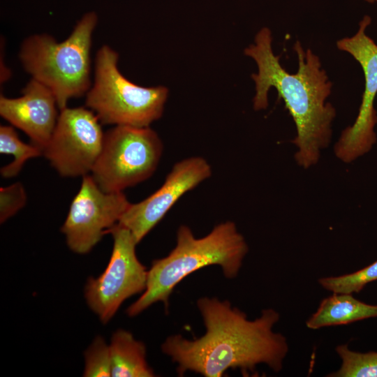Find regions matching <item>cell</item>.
<instances>
[{
	"label": "cell",
	"instance_id": "obj_1",
	"mask_svg": "<svg viewBox=\"0 0 377 377\" xmlns=\"http://www.w3.org/2000/svg\"><path fill=\"white\" fill-rule=\"evenodd\" d=\"M197 306L205 333L192 340L171 335L161 345L162 352L177 364L179 375L191 371L221 377L230 369L246 374L260 364L276 373L282 369L289 347L286 337L273 331L280 319L278 311L265 309L251 320L228 300L203 297Z\"/></svg>",
	"mask_w": 377,
	"mask_h": 377
},
{
	"label": "cell",
	"instance_id": "obj_2",
	"mask_svg": "<svg viewBox=\"0 0 377 377\" xmlns=\"http://www.w3.org/2000/svg\"><path fill=\"white\" fill-rule=\"evenodd\" d=\"M272 43L270 29L263 27L257 33L255 43L244 50V54L256 61L258 69L251 75L256 87L253 108L266 109L268 92L272 87L276 89L278 98L284 101L296 127L292 140L297 147L295 161L308 169L318 162L321 151L331 142L336 110L327 98L332 84L319 57L310 49L305 50L300 42L296 41L293 46L298 60L296 73H289L281 66Z\"/></svg>",
	"mask_w": 377,
	"mask_h": 377
},
{
	"label": "cell",
	"instance_id": "obj_3",
	"mask_svg": "<svg viewBox=\"0 0 377 377\" xmlns=\"http://www.w3.org/2000/svg\"><path fill=\"white\" fill-rule=\"evenodd\" d=\"M249 247L232 221L216 225L206 236L196 238L185 225L177 231L176 246L165 257L153 261L147 272L146 289L126 310L135 316L154 303L166 310L175 287L186 276L209 265H219L228 279L235 278Z\"/></svg>",
	"mask_w": 377,
	"mask_h": 377
},
{
	"label": "cell",
	"instance_id": "obj_4",
	"mask_svg": "<svg viewBox=\"0 0 377 377\" xmlns=\"http://www.w3.org/2000/svg\"><path fill=\"white\" fill-rule=\"evenodd\" d=\"M97 22L96 13L89 12L63 41L40 34L26 38L20 45L19 59L24 71L52 91L59 110L91 86L90 53Z\"/></svg>",
	"mask_w": 377,
	"mask_h": 377
},
{
	"label": "cell",
	"instance_id": "obj_5",
	"mask_svg": "<svg viewBox=\"0 0 377 377\" xmlns=\"http://www.w3.org/2000/svg\"><path fill=\"white\" fill-rule=\"evenodd\" d=\"M118 59V53L108 45L98 50L94 80L86 94V107L103 124L149 126L161 117L168 89L133 83L119 71Z\"/></svg>",
	"mask_w": 377,
	"mask_h": 377
},
{
	"label": "cell",
	"instance_id": "obj_6",
	"mask_svg": "<svg viewBox=\"0 0 377 377\" xmlns=\"http://www.w3.org/2000/svg\"><path fill=\"white\" fill-rule=\"evenodd\" d=\"M163 143L149 126H115L104 133L101 154L91 177L105 192H123L156 171Z\"/></svg>",
	"mask_w": 377,
	"mask_h": 377
},
{
	"label": "cell",
	"instance_id": "obj_7",
	"mask_svg": "<svg viewBox=\"0 0 377 377\" xmlns=\"http://www.w3.org/2000/svg\"><path fill=\"white\" fill-rule=\"evenodd\" d=\"M107 233L113 238L110 261L98 277L87 280L84 288L89 307L103 324L126 299L145 291L148 272L136 256L138 243L129 230L116 224Z\"/></svg>",
	"mask_w": 377,
	"mask_h": 377
},
{
	"label": "cell",
	"instance_id": "obj_8",
	"mask_svg": "<svg viewBox=\"0 0 377 377\" xmlns=\"http://www.w3.org/2000/svg\"><path fill=\"white\" fill-rule=\"evenodd\" d=\"M371 22V17L364 15L353 36L337 42L339 50L350 54L360 64L364 77V92L357 117L352 125L343 130L334 146L336 157L346 163L367 153L376 141L374 128L377 113L374 101L377 94V44L366 34Z\"/></svg>",
	"mask_w": 377,
	"mask_h": 377
},
{
	"label": "cell",
	"instance_id": "obj_9",
	"mask_svg": "<svg viewBox=\"0 0 377 377\" xmlns=\"http://www.w3.org/2000/svg\"><path fill=\"white\" fill-rule=\"evenodd\" d=\"M101 124L87 108L66 107L60 110L43 154L61 176L84 177L91 172L103 143Z\"/></svg>",
	"mask_w": 377,
	"mask_h": 377
},
{
	"label": "cell",
	"instance_id": "obj_10",
	"mask_svg": "<svg viewBox=\"0 0 377 377\" xmlns=\"http://www.w3.org/2000/svg\"><path fill=\"white\" fill-rule=\"evenodd\" d=\"M130 204L123 192L103 191L91 176L82 177L61 228L69 249L79 254L89 253L118 223Z\"/></svg>",
	"mask_w": 377,
	"mask_h": 377
},
{
	"label": "cell",
	"instance_id": "obj_11",
	"mask_svg": "<svg viewBox=\"0 0 377 377\" xmlns=\"http://www.w3.org/2000/svg\"><path fill=\"white\" fill-rule=\"evenodd\" d=\"M212 168L201 156L176 163L163 184L146 199L130 204L117 224L127 228L138 244L186 192L212 175Z\"/></svg>",
	"mask_w": 377,
	"mask_h": 377
},
{
	"label": "cell",
	"instance_id": "obj_12",
	"mask_svg": "<svg viewBox=\"0 0 377 377\" xmlns=\"http://www.w3.org/2000/svg\"><path fill=\"white\" fill-rule=\"evenodd\" d=\"M18 98L0 96V114L25 133L43 149L49 142L57 119V101L52 91L31 78Z\"/></svg>",
	"mask_w": 377,
	"mask_h": 377
},
{
	"label": "cell",
	"instance_id": "obj_13",
	"mask_svg": "<svg viewBox=\"0 0 377 377\" xmlns=\"http://www.w3.org/2000/svg\"><path fill=\"white\" fill-rule=\"evenodd\" d=\"M371 318H377V304L363 302L353 294L333 293L320 302L317 310L306 321V326L318 330Z\"/></svg>",
	"mask_w": 377,
	"mask_h": 377
},
{
	"label": "cell",
	"instance_id": "obj_14",
	"mask_svg": "<svg viewBox=\"0 0 377 377\" xmlns=\"http://www.w3.org/2000/svg\"><path fill=\"white\" fill-rule=\"evenodd\" d=\"M110 347L111 374L113 377H152L153 369L146 360V347L124 330L112 335Z\"/></svg>",
	"mask_w": 377,
	"mask_h": 377
},
{
	"label": "cell",
	"instance_id": "obj_15",
	"mask_svg": "<svg viewBox=\"0 0 377 377\" xmlns=\"http://www.w3.org/2000/svg\"><path fill=\"white\" fill-rule=\"evenodd\" d=\"M0 152L13 156L12 162L1 168V175L3 178L16 176L28 159L43 154L38 147L23 142L10 126H0Z\"/></svg>",
	"mask_w": 377,
	"mask_h": 377
},
{
	"label": "cell",
	"instance_id": "obj_16",
	"mask_svg": "<svg viewBox=\"0 0 377 377\" xmlns=\"http://www.w3.org/2000/svg\"><path fill=\"white\" fill-rule=\"evenodd\" d=\"M341 359L340 367L328 377H377V352L362 353L350 350L347 344L335 348Z\"/></svg>",
	"mask_w": 377,
	"mask_h": 377
},
{
	"label": "cell",
	"instance_id": "obj_17",
	"mask_svg": "<svg viewBox=\"0 0 377 377\" xmlns=\"http://www.w3.org/2000/svg\"><path fill=\"white\" fill-rule=\"evenodd\" d=\"M377 281V260L356 272L318 280L320 286L333 293H357L368 283Z\"/></svg>",
	"mask_w": 377,
	"mask_h": 377
},
{
	"label": "cell",
	"instance_id": "obj_18",
	"mask_svg": "<svg viewBox=\"0 0 377 377\" xmlns=\"http://www.w3.org/2000/svg\"><path fill=\"white\" fill-rule=\"evenodd\" d=\"M83 376L109 377L111 374L110 347L104 339L97 336L84 353Z\"/></svg>",
	"mask_w": 377,
	"mask_h": 377
},
{
	"label": "cell",
	"instance_id": "obj_19",
	"mask_svg": "<svg viewBox=\"0 0 377 377\" xmlns=\"http://www.w3.org/2000/svg\"><path fill=\"white\" fill-rule=\"evenodd\" d=\"M27 194L23 185L16 182L0 189V222L4 223L26 204Z\"/></svg>",
	"mask_w": 377,
	"mask_h": 377
},
{
	"label": "cell",
	"instance_id": "obj_20",
	"mask_svg": "<svg viewBox=\"0 0 377 377\" xmlns=\"http://www.w3.org/2000/svg\"><path fill=\"white\" fill-rule=\"evenodd\" d=\"M368 3H377V0H364Z\"/></svg>",
	"mask_w": 377,
	"mask_h": 377
}]
</instances>
